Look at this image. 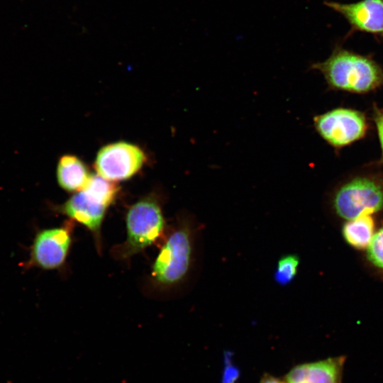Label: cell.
<instances>
[{
    "instance_id": "cell-4",
    "label": "cell",
    "mask_w": 383,
    "mask_h": 383,
    "mask_svg": "<svg viewBox=\"0 0 383 383\" xmlns=\"http://www.w3.org/2000/svg\"><path fill=\"white\" fill-rule=\"evenodd\" d=\"M333 207L348 220L377 212L383 209V185L368 177L355 178L338 190Z\"/></svg>"
},
{
    "instance_id": "cell-13",
    "label": "cell",
    "mask_w": 383,
    "mask_h": 383,
    "mask_svg": "<svg viewBox=\"0 0 383 383\" xmlns=\"http://www.w3.org/2000/svg\"><path fill=\"white\" fill-rule=\"evenodd\" d=\"M118 189L115 182L106 179L97 174L90 176L82 191L99 203L109 207L115 200Z\"/></svg>"
},
{
    "instance_id": "cell-1",
    "label": "cell",
    "mask_w": 383,
    "mask_h": 383,
    "mask_svg": "<svg viewBox=\"0 0 383 383\" xmlns=\"http://www.w3.org/2000/svg\"><path fill=\"white\" fill-rule=\"evenodd\" d=\"M194 230L184 218L168 233L152 264V283L161 289L172 288L182 283L190 270L194 252Z\"/></svg>"
},
{
    "instance_id": "cell-9",
    "label": "cell",
    "mask_w": 383,
    "mask_h": 383,
    "mask_svg": "<svg viewBox=\"0 0 383 383\" xmlns=\"http://www.w3.org/2000/svg\"><path fill=\"white\" fill-rule=\"evenodd\" d=\"M108 207L87 195L83 191L73 194L59 209L72 221H75L89 229L99 240L101 224Z\"/></svg>"
},
{
    "instance_id": "cell-8",
    "label": "cell",
    "mask_w": 383,
    "mask_h": 383,
    "mask_svg": "<svg viewBox=\"0 0 383 383\" xmlns=\"http://www.w3.org/2000/svg\"><path fill=\"white\" fill-rule=\"evenodd\" d=\"M325 4L343 15L354 28L383 36V0L353 4L326 1Z\"/></svg>"
},
{
    "instance_id": "cell-7",
    "label": "cell",
    "mask_w": 383,
    "mask_h": 383,
    "mask_svg": "<svg viewBox=\"0 0 383 383\" xmlns=\"http://www.w3.org/2000/svg\"><path fill=\"white\" fill-rule=\"evenodd\" d=\"M71 223L38 232L30 249L28 265L43 270L62 267L72 244Z\"/></svg>"
},
{
    "instance_id": "cell-12",
    "label": "cell",
    "mask_w": 383,
    "mask_h": 383,
    "mask_svg": "<svg viewBox=\"0 0 383 383\" xmlns=\"http://www.w3.org/2000/svg\"><path fill=\"white\" fill-rule=\"evenodd\" d=\"M374 223L370 215H362L349 220L343 226L345 240L357 249L367 248L374 236Z\"/></svg>"
},
{
    "instance_id": "cell-18",
    "label": "cell",
    "mask_w": 383,
    "mask_h": 383,
    "mask_svg": "<svg viewBox=\"0 0 383 383\" xmlns=\"http://www.w3.org/2000/svg\"><path fill=\"white\" fill-rule=\"evenodd\" d=\"M260 383H286V382L270 374H265Z\"/></svg>"
},
{
    "instance_id": "cell-16",
    "label": "cell",
    "mask_w": 383,
    "mask_h": 383,
    "mask_svg": "<svg viewBox=\"0 0 383 383\" xmlns=\"http://www.w3.org/2000/svg\"><path fill=\"white\" fill-rule=\"evenodd\" d=\"M226 365L223 383H233L238 376V372L231 362L226 361Z\"/></svg>"
},
{
    "instance_id": "cell-2",
    "label": "cell",
    "mask_w": 383,
    "mask_h": 383,
    "mask_svg": "<svg viewBox=\"0 0 383 383\" xmlns=\"http://www.w3.org/2000/svg\"><path fill=\"white\" fill-rule=\"evenodd\" d=\"M332 87L353 92H367L383 82L381 68L370 59L345 50H336L325 61L312 65Z\"/></svg>"
},
{
    "instance_id": "cell-3",
    "label": "cell",
    "mask_w": 383,
    "mask_h": 383,
    "mask_svg": "<svg viewBox=\"0 0 383 383\" xmlns=\"http://www.w3.org/2000/svg\"><path fill=\"white\" fill-rule=\"evenodd\" d=\"M126 239L113 249L117 259L126 260L152 245L162 237L165 221L157 199L149 195L134 203L126 216Z\"/></svg>"
},
{
    "instance_id": "cell-5",
    "label": "cell",
    "mask_w": 383,
    "mask_h": 383,
    "mask_svg": "<svg viewBox=\"0 0 383 383\" xmlns=\"http://www.w3.org/2000/svg\"><path fill=\"white\" fill-rule=\"evenodd\" d=\"M146 160L145 152L135 144L118 141L102 147L94 168L99 175L110 181L126 180L135 174Z\"/></svg>"
},
{
    "instance_id": "cell-17",
    "label": "cell",
    "mask_w": 383,
    "mask_h": 383,
    "mask_svg": "<svg viewBox=\"0 0 383 383\" xmlns=\"http://www.w3.org/2000/svg\"><path fill=\"white\" fill-rule=\"evenodd\" d=\"M376 124L381 146L383 150V112L377 114L376 117Z\"/></svg>"
},
{
    "instance_id": "cell-6",
    "label": "cell",
    "mask_w": 383,
    "mask_h": 383,
    "mask_svg": "<svg viewBox=\"0 0 383 383\" xmlns=\"http://www.w3.org/2000/svg\"><path fill=\"white\" fill-rule=\"evenodd\" d=\"M320 135L335 147H342L361 138L367 124L362 113L348 109H336L314 118Z\"/></svg>"
},
{
    "instance_id": "cell-10",
    "label": "cell",
    "mask_w": 383,
    "mask_h": 383,
    "mask_svg": "<svg viewBox=\"0 0 383 383\" xmlns=\"http://www.w3.org/2000/svg\"><path fill=\"white\" fill-rule=\"evenodd\" d=\"M344 356L299 365L286 376V383H340Z\"/></svg>"
},
{
    "instance_id": "cell-11",
    "label": "cell",
    "mask_w": 383,
    "mask_h": 383,
    "mask_svg": "<svg viewBox=\"0 0 383 383\" xmlns=\"http://www.w3.org/2000/svg\"><path fill=\"white\" fill-rule=\"evenodd\" d=\"M56 174L59 185L67 192L82 190L91 176L86 165L73 155L60 157Z\"/></svg>"
},
{
    "instance_id": "cell-15",
    "label": "cell",
    "mask_w": 383,
    "mask_h": 383,
    "mask_svg": "<svg viewBox=\"0 0 383 383\" xmlns=\"http://www.w3.org/2000/svg\"><path fill=\"white\" fill-rule=\"evenodd\" d=\"M367 257L374 266L383 270V228L374 235L367 247Z\"/></svg>"
},
{
    "instance_id": "cell-14",
    "label": "cell",
    "mask_w": 383,
    "mask_h": 383,
    "mask_svg": "<svg viewBox=\"0 0 383 383\" xmlns=\"http://www.w3.org/2000/svg\"><path fill=\"white\" fill-rule=\"evenodd\" d=\"M299 258L296 255L282 256L277 262L274 274L275 282L280 285L289 284L298 272Z\"/></svg>"
}]
</instances>
